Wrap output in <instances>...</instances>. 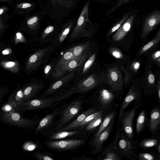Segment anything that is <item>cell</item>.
<instances>
[{"instance_id":"37","label":"cell","mask_w":160,"mask_h":160,"mask_svg":"<svg viewBox=\"0 0 160 160\" xmlns=\"http://www.w3.org/2000/svg\"><path fill=\"white\" fill-rule=\"evenodd\" d=\"M74 58L71 48L68 50L61 56L54 67V69L59 68L70 60Z\"/></svg>"},{"instance_id":"7","label":"cell","mask_w":160,"mask_h":160,"mask_svg":"<svg viewBox=\"0 0 160 160\" xmlns=\"http://www.w3.org/2000/svg\"><path fill=\"white\" fill-rule=\"evenodd\" d=\"M160 24V10L155 9L145 15L140 19L141 39L145 40L149 35Z\"/></svg>"},{"instance_id":"49","label":"cell","mask_w":160,"mask_h":160,"mask_svg":"<svg viewBox=\"0 0 160 160\" xmlns=\"http://www.w3.org/2000/svg\"><path fill=\"white\" fill-rule=\"evenodd\" d=\"M37 147V145L31 141L27 142L24 145L25 149L28 151H33Z\"/></svg>"},{"instance_id":"50","label":"cell","mask_w":160,"mask_h":160,"mask_svg":"<svg viewBox=\"0 0 160 160\" xmlns=\"http://www.w3.org/2000/svg\"><path fill=\"white\" fill-rule=\"evenodd\" d=\"M8 21H6L0 24V37L2 36L8 27Z\"/></svg>"},{"instance_id":"61","label":"cell","mask_w":160,"mask_h":160,"mask_svg":"<svg viewBox=\"0 0 160 160\" xmlns=\"http://www.w3.org/2000/svg\"><path fill=\"white\" fill-rule=\"evenodd\" d=\"M1 45V43H0V46Z\"/></svg>"},{"instance_id":"20","label":"cell","mask_w":160,"mask_h":160,"mask_svg":"<svg viewBox=\"0 0 160 160\" xmlns=\"http://www.w3.org/2000/svg\"><path fill=\"white\" fill-rule=\"evenodd\" d=\"M160 110L159 106H155L150 113L149 130L151 133L156 135L160 129Z\"/></svg>"},{"instance_id":"30","label":"cell","mask_w":160,"mask_h":160,"mask_svg":"<svg viewBox=\"0 0 160 160\" xmlns=\"http://www.w3.org/2000/svg\"><path fill=\"white\" fill-rule=\"evenodd\" d=\"M0 65L5 69L14 73H18L19 72L20 65L17 61H2Z\"/></svg>"},{"instance_id":"42","label":"cell","mask_w":160,"mask_h":160,"mask_svg":"<svg viewBox=\"0 0 160 160\" xmlns=\"http://www.w3.org/2000/svg\"><path fill=\"white\" fill-rule=\"evenodd\" d=\"M110 53L115 58L120 61H125L126 57L120 50L114 47H112L108 49Z\"/></svg>"},{"instance_id":"17","label":"cell","mask_w":160,"mask_h":160,"mask_svg":"<svg viewBox=\"0 0 160 160\" xmlns=\"http://www.w3.org/2000/svg\"><path fill=\"white\" fill-rule=\"evenodd\" d=\"M117 95L108 88H101L98 93V100L101 107V109L105 111L109 108L112 105Z\"/></svg>"},{"instance_id":"9","label":"cell","mask_w":160,"mask_h":160,"mask_svg":"<svg viewBox=\"0 0 160 160\" xmlns=\"http://www.w3.org/2000/svg\"><path fill=\"white\" fill-rule=\"evenodd\" d=\"M55 46L52 44L43 48L37 50L32 54L26 63L27 72L30 73L36 70L49 56Z\"/></svg>"},{"instance_id":"36","label":"cell","mask_w":160,"mask_h":160,"mask_svg":"<svg viewBox=\"0 0 160 160\" xmlns=\"http://www.w3.org/2000/svg\"><path fill=\"white\" fill-rule=\"evenodd\" d=\"M146 118V112L145 110H143L139 113L137 118L136 126V130L137 133H140L143 130Z\"/></svg>"},{"instance_id":"54","label":"cell","mask_w":160,"mask_h":160,"mask_svg":"<svg viewBox=\"0 0 160 160\" xmlns=\"http://www.w3.org/2000/svg\"><path fill=\"white\" fill-rule=\"evenodd\" d=\"M156 92L159 102L160 101V81L159 79L157 81L156 84Z\"/></svg>"},{"instance_id":"48","label":"cell","mask_w":160,"mask_h":160,"mask_svg":"<svg viewBox=\"0 0 160 160\" xmlns=\"http://www.w3.org/2000/svg\"><path fill=\"white\" fill-rule=\"evenodd\" d=\"M19 42L26 43L27 42L23 34L21 32L18 31L15 34V43L17 44Z\"/></svg>"},{"instance_id":"12","label":"cell","mask_w":160,"mask_h":160,"mask_svg":"<svg viewBox=\"0 0 160 160\" xmlns=\"http://www.w3.org/2000/svg\"><path fill=\"white\" fill-rule=\"evenodd\" d=\"M141 104V102H135L132 108L129 111L124 112L120 119V123L121 122L122 130L126 137L130 139H132L133 136L134 119L136 110Z\"/></svg>"},{"instance_id":"14","label":"cell","mask_w":160,"mask_h":160,"mask_svg":"<svg viewBox=\"0 0 160 160\" xmlns=\"http://www.w3.org/2000/svg\"><path fill=\"white\" fill-rule=\"evenodd\" d=\"M142 92L140 87L132 85L122 101L118 114L117 128L119 127L121 117L125 110L132 102H141Z\"/></svg>"},{"instance_id":"56","label":"cell","mask_w":160,"mask_h":160,"mask_svg":"<svg viewBox=\"0 0 160 160\" xmlns=\"http://www.w3.org/2000/svg\"><path fill=\"white\" fill-rule=\"evenodd\" d=\"M95 1L103 4H106L110 3L113 0H94Z\"/></svg>"},{"instance_id":"1","label":"cell","mask_w":160,"mask_h":160,"mask_svg":"<svg viewBox=\"0 0 160 160\" xmlns=\"http://www.w3.org/2000/svg\"><path fill=\"white\" fill-rule=\"evenodd\" d=\"M91 0H88L84 5L76 25L70 36L69 41L72 42L81 38L91 37L98 31V25L92 22L89 18Z\"/></svg>"},{"instance_id":"32","label":"cell","mask_w":160,"mask_h":160,"mask_svg":"<svg viewBox=\"0 0 160 160\" xmlns=\"http://www.w3.org/2000/svg\"><path fill=\"white\" fill-rule=\"evenodd\" d=\"M33 5L28 2H22L17 4L14 8V13L17 14H24L30 11Z\"/></svg>"},{"instance_id":"6","label":"cell","mask_w":160,"mask_h":160,"mask_svg":"<svg viewBox=\"0 0 160 160\" xmlns=\"http://www.w3.org/2000/svg\"><path fill=\"white\" fill-rule=\"evenodd\" d=\"M104 84L117 95L122 92L123 77L118 65L114 64L108 67L105 72Z\"/></svg>"},{"instance_id":"47","label":"cell","mask_w":160,"mask_h":160,"mask_svg":"<svg viewBox=\"0 0 160 160\" xmlns=\"http://www.w3.org/2000/svg\"><path fill=\"white\" fill-rule=\"evenodd\" d=\"M54 29V27L52 26H49L47 27L44 30L41 39V41L45 39L47 36L51 33Z\"/></svg>"},{"instance_id":"24","label":"cell","mask_w":160,"mask_h":160,"mask_svg":"<svg viewBox=\"0 0 160 160\" xmlns=\"http://www.w3.org/2000/svg\"><path fill=\"white\" fill-rule=\"evenodd\" d=\"M133 8H130L126 10L113 23L109 28L106 35V37H110L117 31L126 20Z\"/></svg>"},{"instance_id":"51","label":"cell","mask_w":160,"mask_h":160,"mask_svg":"<svg viewBox=\"0 0 160 160\" xmlns=\"http://www.w3.org/2000/svg\"><path fill=\"white\" fill-rule=\"evenodd\" d=\"M7 88L0 85V102L2 100V97L8 92Z\"/></svg>"},{"instance_id":"4","label":"cell","mask_w":160,"mask_h":160,"mask_svg":"<svg viewBox=\"0 0 160 160\" xmlns=\"http://www.w3.org/2000/svg\"><path fill=\"white\" fill-rule=\"evenodd\" d=\"M82 100L76 99L68 103L62 110L60 109L58 114L59 118L54 125L55 132L67 125L80 112L82 108Z\"/></svg>"},{"instance_id":"57","label":"cell","mask_w":160,"mask_h":160,"mask_svg":"<svg viewBox=\"0 0 160 160\" xmlns=\"http://www.w3.org/2000/svg\"><path fill=\"white\" fill-rule=\"evenodd\" d=\"M12 52L10 48H7L4 49L2 52V53L3 55H8L10 54Z\"/></svg>"},{"instance_id":"16","label":"cell","mask_w":160,"mask_h":160,"mask_svg":"<svg viewBox=\"0 0 160 160\" xmlns=\"http://www.w3.org/2000/svg\"><path fill=\"white\" fill-rule=\"evenodd\" d=\"M114 123V121L98 136L96 138H92L91 140L90 143L92 154L95 155L100 153L102 148L103 143L108 138L112 131Z\"/></svg>"},{"instance_id":"38","label":"cell","mask_w":160,"mask_h":160,"mask_svg":"<svg viewBox=\"0 0 160 160\" xmlns=\"http://www.w3.org/2000/svg\"><path fill=\"white\" fill-rule=\"evenodd\" d=\"M96 54L91 55L84 63L78 69L81 74L86 73L94 63L96 58Z\"/></svg>"},{"instance_id":"8","label":"cell","mask_w":160,"mask_h":160,"mask_svg":"<svg viewBox=\"0 0 160 160\" xmlns=\"http://www.w3.org/2000/svg\"><path fill=\"white\" fill-rule=\"evenodd\" d=\"M61 95L49 97L31 99L22 103L16 110L21 111L42 109L51 107L54 104L61 100Z\"/></svg>"},{"instance_id":"35","label":"cell","mask_w":160,"mask_h":160,"mask_svg":"<svg viewBox=\"0 0 160 160\" xmlns=\"http://www.w3.org/2000/svg\"><path fill=\"white\" fill-rule=\"evenodd\" d=\"M38 20V18L36 16L26 18L21 23V26L30 31L35 30L37 28Z\"/></svg>"},{"instance_id":"3","label":"cell","mask_w":160,"mask_h":160,"mask_svg":"<svg viewBox=\"0 0 160 160\" xmlns=\"http://www.w3.org/2000/svg\"><path fill=\"white\" fill-rule=\"evenodd\" d=\"M112 142L122 158L133 160L136 154L138 141H133L126 137L119 127Z\"/></svg>"},{"instance_id":"62","label":"cell","mask_w":160,"mask_h":160,"mask_svg":"<svg viewBox=\"0 0 160 160\" xmlns=\"http://www.w3.org/2000/svg\"><path fill=\"white\" fill-rule=\"evenodd\" d=\"M78 0V1L79 0Z\"/></svg>"},{"instance_id":"31","label":"cell","mask_w":160,"mask_h":160,"mask_svg":"<svg viewBox=\"0 0 160 160\" xmlns=\"http://www.w3.org/2000/svg\"><path fill=\"white\" fill-rule=\"evenodd\" d=\"M90 43L80 44L72 47L74 58L80 56L90 51Z\"/></svg>"},{"instance_id":"46","label":"cell","mask_w":160,"mask_h":160,"mask_svg":"<svg viewBox=\"0 0 160 160\" xmlns=\"http://www.w3.org/2000/svg\"><path fill=\"white\" fill-rule=\"evenodd\" d=\"M35 157L40 160H54L55 159L49 154L40 152H36L34 154Z\"/></svg>"},{"instance_id":"11","label":"cell","mask_w":160,"mask_h":160,"mask_svg":"<svg viewBox=\"0 0 160 160\" xmlns=\"http://www.w3.org/2000/svg\"><path fill=\"white\" fill-rule=\"evenodd\" d=\"M90 50L82 55L70 60L61 67L54 69L52 76L57 79H59L68 72H72L78 69L91 55Z\"/></svg>"},{"instance_id":"13","label":"cell","mask_w":160,"mask_h":160,"mask_svg":"<svg viewBox=\"0 0 160 160\" xmlns=\"http://www.w3.org/2000/svg\"><path fill=\"white\" fill-rule=\"evenodd\" d=\"M85 142L80 139L57 141H48L46 145L49 148L60 151H66L75 149L83 144Z\"/></svg>"},{"instance_id":"25","label":"cell","mask_w":160,"mask_h":160,"mask_svg":"<svg viewBox=\"0 0 160 160\" xmlns=\"http://www.w3.org/2000/svg\"><path fill=\"white\" fill-rule=\"evenodd\" d=\"M43 84L41 83L32 82L22 88L25 101L31 99L41 90Z\"/></svg>"},{"instance_id":"26","label":"cell","mask_w":160,"mask_h":160,"mask_svg":"<svg viewBox=\"0 0 160 160\" xmlns=\"http://www.w3.org/2000/svg\"><path fill=\"white\" fill-rule=\"evenodd\" d=\"M140 62L138 61H135L130 62L126 68L121 66V68L124 72V82L126 86L128 83L131 78L133 75H135L138 71L140 66Z\"/></svg>"},{"instance_id":"10","label":"cell","mask_w":160,"mask_h":160,"mask_svg":"<svg viewBox=\"0 0 160 160\" xmlns=\"http://www.w3.org/2000/svg\"><path fill=\"white\" fill-rule=\"evenodd\" d=\"M2 116L3 121L8 124L26 129L34 128L40 121V119H29L24 118L19 113L12 112H5Z\"/></svg>"},{"instance_id":"18","label":"cell","mask_w":160,"mask_h":160,"mask_svg":"<svg viewBox=\"0 0 160 160\" xmlns=\"http://www.w3.org/2000/svg\"><path fill=\"white\" fill-rule=\"evenodd\" d=\"M98 157L100 160H121L123 159L112 142L105 147L102 148Z\"/></svg>"},{"instance_id":"5","label":"cell","mask_w":160,"mask_h":160,"mask_svg":"<svg viewBox=\"0 0 160 160\" xmlns=\"http://www.w3.org/2000/svg\"><path fill=\"white\" fill-rule=\"evenodd\" d=\"M105 81V72L93 74L80 81L69 91L70 95L86 92L104 84Z\"/></svg>"},{"instance_id":"52","label":"cell","mask_w":160,"mask_h":160,"mask_svg":"<svg viewBox=\"0 0 160 160\" xmlns=\"http://www.w3.org/2000/svg\"><path fill=\"white\" fill-rule=\"evenodd\" d=\"M9 9V7L6 6H3L0 7V16L5 14Z\"/></svg>"},{"instance_id":"21","label":"cell","mask_w":160,"mask_h":160,"mask_svg":"<svg viewBox=\"0 0 160 160\" xmlns=\"http://www.w3.org/2000/svg\"><path fill=\"white\" fill-rule=\"evenodd\" d=\"M97 111V109L94 108L88 109L78 116L72 122L63 126L55 132L63 131H71L78 128L81 123L88 116Z\"/></svg>"},{"instance_id":"59","label":"cell","mask_w":160,"mask_h":160,"mask_svg":"<svg viewBox=\"0 0 160 160\" xmlns=\"http://www.w3.org/2000/svg\"><path fill=\"white\" fill-rule=\"evenodd\" d=\"M157 150L158 151V152L159 155L160 154V142H159V143L157 144Z\"/></svg>"},{"instance_id":"2","label":"cell","mask_w":160,"mask_h":160,"mask_svg":"<svg viewBox=\"0 0 160 160\" xmlns=\"http://www.w3.org/2000/svg\"><path fill=\"white\" fill-rule=\"evenodd\" d=\"M139 12L138 9L133 8L126 20L110 37L112 41L119 42L128 36L134 34L135 31H139L140 22Z\"/></svg>"},{"instance_id":"22","label":"cell","mask_w":160,"mask_h":160,"mask_svg":"<svg viewBox=\"0 0 160 160\" xmlns=\"http://www.w3.org/2000/svg\"><path fill=\"white\" fill-rule=\"evenodd\" d=\"M60 109L58 107L52 112L46 115L41 120L35 129V133L37 134L41 132L51 125L55 117L58 114Z\"/></svg>"},{"instance_id":"55","label":"cell","mask_w":160,"mask_h":160,"mask_svg":"<svg viewBox=\"0 0 160 160\" xmlns=\"http://www.w3.org/2000/svg\"><path fill=\"white\" fill-rule=\"evenodd\" d=\"M14 108L11 105L8 103L5 105L3 108V110L6 112L10 111Z\"/></svg>"},{"instance_id":"33","label":"cell","mask_w":160,"mask_h":160,"mask_svg":"<svg viewBox=\"0 0 160 160\" xmlns=\"http://www.w3.org/2000/svg\"><path fill=\"white\" fill-rule=\"evenodd\" d=\"M134 0H118L115 1L106 13V16L109 17L114 12L123 6Z\"/></svg>"},{"instance_id":"44","label":"cell","mask_w":160,"mask_h":160,"mask_svg":"<svg viewBox=\"0 0 160 160\" xmlns=\"http://www.w3.org/2000/svg\"><path fill=\"white\" fill-rule=\"evenodd\" d=\"M72 24L70 23L59 34L56 38V44L61 43L65 39L72 27Z\"/></svg>"},{"instance_id":"19","label":"cell","mask_w":160,"mask_h":160,"mask_svg":"<svg viewBox=\"0 0 160 160\" xmlns=\"http://www.w3.org/2000/svg\"><path fill=\"white\" fill-rule=\"evenodd\" d=\"M73 72L69 73L59 79V80L51 84L41 95L40 98H45L51 95L55 92L59 88L70 81L74 77Z\"/></svg>"},{"instance_id":"29","label":"cell","mask_w":160,"mask_h":160,"mask_svg":"<svg viewBox=\"0 0 160 160\" xmlns=\"http://www.w3.org/2000/svg\"><path fill=\"white\" fill-rule=\"evenodd\" d=\"M160 41V29H159L154 38L147 43L143 46L139 50L138 56H140L156 46Z\"/></svg>"},{"instance_id":"60","label":"cell","mask_w":160,"mask_h":160,"mask_svg":"<svg viewBox=\"0 0 160 160\" xmlns=\"http://www.w3.org/2000/svg\"><path fill=\"white\" fill-rule=\"evenodd\" d=\"M11 1H12V0H0V2L11 3Z\"/></svg>"},{"instance_id":"15","label":"cell","mask_w":160,"mask_h":160,"mask_svg":"<svg viewBox=\"0 0 160 160\" xmlns=\"http://www.w3.org/2000/svg\"><path fill=\"white\" fill-rule=\"evenodd\" d=\"M78 0H47L48 8L67 15L76 7Z\"/></svg>"},{"instance_id":"58","label":"cell","mask_w":160,"mask_h":160,"mask_svg":"<svg viewBox=\"0 0 160 160\" xmlns=\"http://www.w3.org/2000/svg\"><path fill=\"white\" fill-rule=\"evenodd\" d=\"M51 70V66L50 65H47L44 70L45 73L47 74H48Z\"/></svg>"},{"instance_id":"23","label":"cell","mask_w":160,"mask_h":160,"mask_svg":"<svg viewBox=\"0 0 160 160\" xmlns=\"http://www.w3.org/2000/svg\"><path fill=\"white\" fill-rule=\"evenodd\" d=\"M25 101L23 88H18L10 95L8 103L11 105L16 110Z\"/></svg>"},{"instance_id":"45","label":"cell","mask_w":160,"mask_h":160,"mask_svg":"<svg viewBox=\"0 0 160 160\" xmlns=\"http://www.w3.org/2000/svg\"><path fill=\"white\" fill-rule=\"evenodd\" d=\"M149 58H150L149 59V61L153 63L156 64L158 66H160V51L159 50L153 52Z\"/></svg>"},{"instance_id":"27","label":"cell","mask_w":160,"mask_h":160,"mask_svg":"<svg viewBox=\"0 0 160 160\" xmlns=\"http://www.w3.org/2000/svg\"><path fill=\"white\" fill-rule=\"evenodd\" d=\"M116 114L117 110H113L106 114L104 118L99 125V128L92 138L97 137L107 128L110 124L115 120Z\"/></svg>"},{"instance_id":"41","label":"cell","mask_w":160,"mask_h":160,"mask_svg":"<svg viewBox=\"0 0 160 160\" xmlns=\"http://www.w3.org/2000/svg\"><path fill=\"white\" fill-rule=\"evenodd\" d=\"M105 114L104 113L92 121L84 128L85 130L90 132L93 131L100 125Z\"/></svg>"},{"instance_id":"40","label":"cell","mask_w":160,"mask_h":160,"mask_svg":"<svg viewBox=\"0 0 160 160\" xmlns=\"http://www.w3.org/2000/svg\"><path fill=\"white\" fill-rule=\"evenodd\" d=\"M104 110H100L93 112L88 116L81 123L78 127L79 129H82L90 122L99 116L104 113Z\"/></svg>"},{"instance_id":"34","label":"cell","mask_w":160,"mask_h":160,"mask_svg":"<svg viewBox=\"0 0 160 160\" xmlns=\"http://www.w3.org/2000/svg\"><path fill=\"white\" fill-rule=\"evenodd\" d=\"M80 132L78 131H60L52 133L49 138L52 140H58L74 135Z\"/></svg>"},{"instance_id":"28","label":"cell","mask_w":160,"mask_h":160,"mask_svg":"<svg viewBox=\"0 0 160 160\" xmlns=\"http://www.w3.org/2000/svg\"><path fill=\"white\" fill-rule=\"evenodd\" d=\"M147 86L144 88V92L151 94L156 92V84L155 82V77L153 73L150 70L148 71L145 76Z\"/></svg>"},{"instance_id":"43","label":"cell","mask_w":160,"mask_h":160,"mask_svg":"<svg viewBox=\"0 0 160 160\" xmlns=\"http://www.w3.org/2000/svg\"><path fill=\"white\" fill-rule=\"evenodd\" d=\"M135 158L139 160H159L160 156L150 153H140L135 155Z\"/></svg>"},{"instance_id":"39","label":"cell","mask_w":160,"mask_h":160,"mask_svg":"<svg viewBox=\"0 0 160 160\" xmlns=\"http://www.w3.org/2000/svg\"><path fill=\"white\" fill-rule=\"evenodd\" d=\"M159 142V138H148L141 141L139 143L138 146L143 149H148L157 146Z\"/></svg>"},{"instance_id":"53","label":"cell","mask_w":160,"mask_h":160,"mask_svg":"<svg viewBox=\"0 0 160 160\" xmlns=\"http://www.w3.org/2000/svg\"><path fill=\"white\" fill-rule=\"evenodd\" d=\"M10 18V16L8 15L7 14H4L0 16V24L3 22L8 21Z\"/></svg>"}]
</instances>
